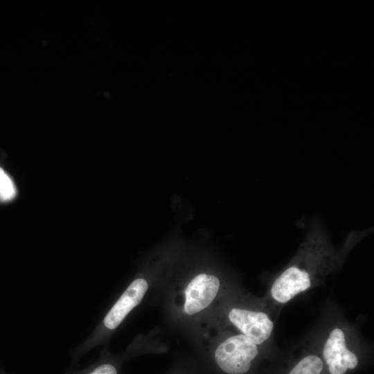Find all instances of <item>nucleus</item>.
I'll list each match as a JSON object with an SVG mask.
<instances>
[{
  "label": "nucleus",
  "instance_id": "nucleus-9",
  "mask_svg": "<svg viewBox=\"0 0 374 374\" xmlns=\"http://www.w3.org/2000/svg\"><path fill=\"white\" fill-rule=\"evenodd\" d=\"M86 374H118L116 367L109 363H103L94 367Z\"/></svg>",
  "mask_w": 374,
  "mask_h": 374
},
{
  "label": "nucleus",
  "instance_id": "nucleus-4",
  "mask_svg": "<svg viewBox=\"0 0 374 374\" xmlns=\"http://www.w3.org/2000/svg\"><path fill=\"white\" fill-rule=\"evenodd\" d=\"M220 280L215 275L201 273L192 278L184 291L183 310L193 316L205 310L216 298Z\"/></svg>",
  "mask_w": 374,
  "mask_h": 374
},
{
  "label": "nucleus",
  "instance_id": "nucleus-2",
  "mask_svg": "<svg viewBox=\"0 0 374 374\" xmlns=\"http://www.w3.org/2000/svg\"><path fill=\"white\" fill-rule=\"evenodd\" d=\"M148 289V283L145 278L139 277L133 280L109 308L91 335L75 350V355L83 354L107 339L139 305Z\"/></svg>",
  "mask_w": 374,
  "mask_h": 374
},
{
  "label": "nucleus",
  "instance_id": "nucleus-7",
  "mask_svg": "<svg viewBox=\"0 0 374 374\" xmlns=\"http://www.w3.org/2000/svg\"><path fill=\"white\" fill-rule=\"evenodd\" d=\"M323 368L321 357L316 355H309L301 359L289 374H320Z\"/></svg>",
  "mask_w": 374,
  "mask_h": 374
},
{
  "label": "nucleus",
  "instance_id": "nucleus-3",
  "mask_svg": "<svg viewBox=\"0 0 374 374\" xmlns=\"http://www.w3.org/2000/svg\"><path fill=\"white\" fill-rule=\"evenodd\" d=\"M258 354V345L243 334L225 339L215 350V360L228 374H244L249 371L251 362Z\"/></svg>",
  "mask_w": 374,
  "mask_h": 374
},
{
  "label": "nucleus",
  "instance_id": "nucleus-5",
  "mask_svg": "<svg viewBox=\"0 0 374 374\" xmlns=\"http://www.w3.org/2000/svg\"><path fill=\"white\" fill-rule=\"evenodd\" d=\"M229 321L256 345L263 344L272 334L274 323L262 311L233 308L228 313Z\"/></svg>",
  "mask_w": 374,
  "mask_h": 374
},
{
  "label": "nucleus",
  "instance_id": "nucleus-1",
  "mask_svg": "<svg viewBox=\"0 0 374 374\" xmlns=\"http://www.w3.org/2000/svg\"><path fill=\"white\" fill-rule=\"evenodd\" d=\"M334 260V253L323 232L318 228L310 231L292 262L271 285V299L278 304L288 303L310 289L316 275L326 274L331 269Z\"/></svg>",
  "mask_w": 374,
  "mask_h": 374
},
{
  "label": "nucleus",
  "instance_id": "nucleus-8",
  "mask_svg": "<svg viewBox=\"0 0 374 374\" xmlns=\"http://www.w3.org/2000/svg\"><path fill=\"white\" fill-rule=\"evenodd\" d=\"M15 195V189L10 178L0 168V199L9 200Z\"/></svg>",
  "mask_w": 374,
  "mask_h": 374
},
{
  "label": "nucleus",
  "instance_id": "nucleus-6",
  "mask_svg": "<svg viewBox=\"0 0 374 374\" xmlns=\"http://www.w3.org/2000/svg\"><path fill=\"white\" fill-rule=\"evenodd\" d=\"M323 357L331 374H344L358 364L357 357L347 348L344 332L339 327L330 330L323 346Z\"/></svg>",
  "mask_w": 374,
  "mask_h": 374
}]
</instances>
